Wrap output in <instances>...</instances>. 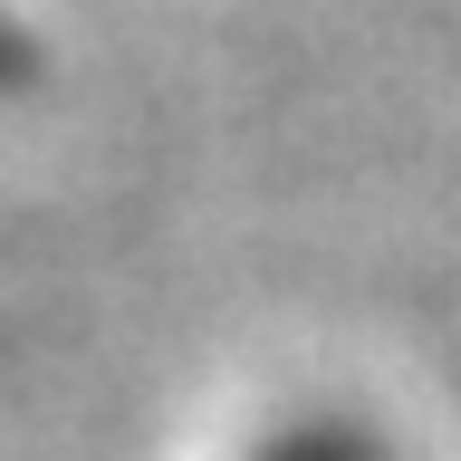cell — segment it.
I'll list each match as a JSON object with an SVG mask.
<instances>
[{"label": "cell", "mask_w": 461, "mask_h": 461, "mask_svg": "<svg viewBox=\"0 0 461 461\" xmlns=\"http://www.w3.org/2000/svg\"><path fill=\"white\" fill-rule=\"evenodd\" d=\"M0 68H10V29H0Z\"/></svg>", "instance_id": "cell-1"}]
</instances>
